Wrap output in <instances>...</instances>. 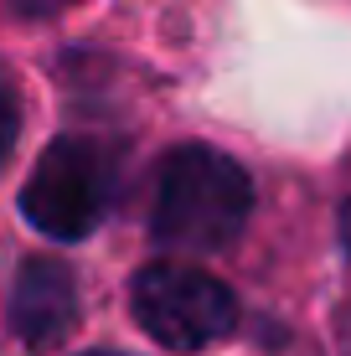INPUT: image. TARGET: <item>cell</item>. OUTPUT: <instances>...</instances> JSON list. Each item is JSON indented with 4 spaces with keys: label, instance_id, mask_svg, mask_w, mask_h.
I'll return each mask as SVG.
<instances>
[{
    "label": "cell",
    "instance_id": "obj_1",
    "mask_svg": "<svg viewBox=\"0 0 351 356\" xmlns=\"http://www.w3.org/2000/svg\"><path fill=\"white\" fill-rule=\"evenodd\" d=\"M253 217V176L212 145H181L155 170L150 238L165 253H222Z\"/></svg>",
    "mask_w": 351,
    "mask_h": 356
},
{
    "label": "cell",
    "instance_id": "obj_2",
    "mask_svg": "<svg viewBox=\"0 0 351 356\" xmlns=\"http://www.w3.org/2000/svg\"><path fill=\"white\" fill-rule=\"evenodd\" d=\"M114 196H119V155L93 134H57L36 155L26 186H21V212L42 238L83 243L108 222Z\"/></svg>",
    "mask_w": 351,
    "mask_h": 356
},
{
    "label": "cell",
    "instance_id": "obj_3",
    "mask_svg": "<svg viewBox=\"0 0 351 356\" xmlns=\"http://www.w3.org/2000/svg\"><path fill=\"white\" fill-rule=\"evenodd\" d=\"M129 310L165 351H207L238 330V294L191 264H150L129 279Z\"/></svg>",
    "mask_w": 351,
    "mask_h": 356
},
{
    "label": "cell",
    "instance_id": "obj_4",
    "mask_svg": "<svg viewBox=\"0 0 351 356\" xmlns=\"http://www.w3.org/2000/svg\"><path fill=\"white\" fill-rule=\"evenodd\" d=\"M78 325V279L63 259L36 253L10 279V330L31 351H52Z\"/></svg>",
    "mask_w": 351,
    "mask_h": 356
},
{
    "label": "cell",
    "instance_id": "obj_5",
    "mask_svg": "<svg viewBox=\"0 0 351 356\" xmlns=\"http://www.w3.org/2000/svg\"><path fill=\"white\" fill-rule=\"evenodd\" d=\"M21 119H26V108H21V83L10 78V67H0V170H6L10 155H16Z\"/></svg>",
    "mask_w": 351,
    "mask_h": 356
},
{
    "label": "cell",
    "instance_id": "obj_6",
    "mask_svg": "<svg viewBox=\"0 0 351 356\" xmlns=\"http://www.w3.org/2000/svg\"><path fill=\"white\" fill-rule=\"evenodd\" d=\"M16 10H26V16H52V10H67L78 6V0H10Z\"/></svg>",
    "mask_w": 351,
    "mask_h": 356
},
{
    "label": "cell",
    "instance_id": "obj_7",
    "mask_svg": "<svg viewBox=\"0 0 351 356\" xmlns=\"http://www.w3.org/2000/svg\"><path fill=\"white\" fill-rule=\"evenodd\" d=\"M336 227H341V248H346V259H351V196L341 202V217H336Z\"/></svg>",
    "mask_w": 351,
    "mask_h": 356
},
{
    "label": "cell",
    "instance_id": "obj_8",
    "mask_svg": "<svg viewBox=\"0 0 351 356\" xmlns=\"http://www.w3.org/2000/svg\"><path fill=\"white\" fill-rule=\"evenodd\" d=\"M83 356H119V351H83Z\"/></svg>",
    "mask_w": 351,
    "mask_h": 356
},
{
    "label": "cell",
    "instance_id": "obj_9",
    "mask_svg": "<svg viewBox=\"0 0 351 356\" xmlns=\"http://www.w3.org/2000/svg\"><path fill=\"white\" fill-rule=\"evenodd\" d=\"M346 356H351V351H346Z\"/></svg>",
    "mask_w": 351,
    "mask_h": 356
}]
</instances>
